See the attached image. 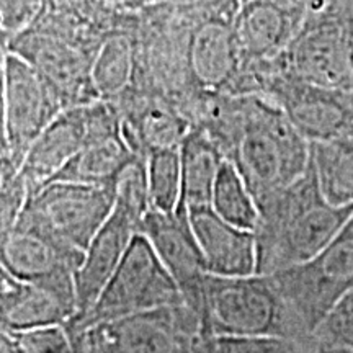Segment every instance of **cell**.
<instances>
[{
    "label": "cell",
    "mask_w": 353,
    "mask_h": 353,
    "mask_svg": "<svg viewBox=\"0 0 353 353\" xmlns=\"http://www.w3.org/2000/svg\"><path fill=\"white\" fill-rule=\"evenodd\" d=\"M193 125L208 131L255 200L293 183L311 164V141L262 94L206 95Z\"/></svg>",
    "instance_id": "1"
},
{
    "label": "cell",
    "mask_w": 353,
    "mask_h": 353,
    "mask_svg": "<svg viewBox=\"0 0 353 353\" xmlns=\"http://www.w3.org/2000/svg\"><path fill=\"white\" fill-rule=\"evenodd\" d=\"M257 273H272L312 259L342 231L353 205H335L322 192L314 161L293 183L257 200Z\"/></svg>",
    "instance_id": "2"
},
{
    "label": "cell",
    "mask_w": 353,
    "mask_h": 353,
    "mask_svg": "<svg viewBox=\"0 0 353 353\" xmlns=\"http://www.w3.org/2000/svg\"><path fill=\"white\" fill-rule=\"evenodd\" d=\"M200 317L211 335H275L314 352L312 335L291 311L267 275L219 276L208 273Z\"/></svg>",
    "instance_id": "3"
},
{
    "label": "cell",
    "mask_w": 353,
    "mask_h": 353,
    "mask_svg": "<svg viewBox=\"0 0 353 353\" xmlns=\"http://www.w3.org/2000/svg\"><path fill=\"white\" fill-rule=\"evenodd\" d=\"M275 64L303 81L353 90V0H316Z\"/></svg>",
    "instance_id": "4"
},
{
    "label": "cell",
    "mask_w": 353,
    "mask_h": 353,
    "mask_svg": "<svg viewBox=\"0 0 353 353\" xmlns=\"http://www.w3.org/2000/svg\"><path fill=\"white\" fill-rule=\"evenodd\" d=\"M201 317L187 303L105 321L70 337L74 352L159 353L203 352L208 341Z\"/></svg>",
    "instance_id": "5"
},
{
    "label": "cell",
    "mask_w": 353,
    "mask_h": 353,
    "mask_svg": "<svg viewBox=\"0 0 353 353\" xmlns=\"http://www.w3.org/2000/svg\"><path fill=\"white\" fill-rule=\"evenodd\" d=\"M179 303H185L182 290L162 263L151 241L139 231L97 301L87 311L70 317L64 325L72 337L99 322Z\"/></svg>",
    "instance_id": "6"
},
{
    "label": "cell",
    "mask_w": 353,
    "mask_h": 353,
    "mask_svg": "<svg viewBox=\"0 0 353 353\" xmlns=\"http://www.w3.org/2000/svg\"><path fill=\"white\" fill-rule=\"evenodd\" d=\"M2 48L34 65L56 88L65 108L100 99L92 81V65L100 48L46 13L39 12Z\"/></svg>",
    "instance_id": "7"
},
{
    "label": "cell",
    "mask_w": 353,
    "mask_h": 353,
    "mask_svg": "<svg viewBox=\"0 0 353 353\" xmlns=\"http://www.w3.org/2000/svg\"><path fill=\"white\" fill-rule=\"evenodd\" d=\"M114 201V185L52 180L28 193L17 221L38 228L72 252L85 254L113 213Z\"/></svg>",
    "instance_id": "8"
},
{
    "label": "cell",
    "mask_w": 353,
    "mask_h": 353,
    "mask_svg": "<svg viewBox=\"0 0 353 353\" xmlns=\"http://www.w3.org/2000/svg\"><path fill=\"white\" fill-rule=\"evenodd\" d=\"M267 276L312 335L335 304L353 288V214L319 254Z\"/></svg>",
    "instance_id": "9"
},
{
    "label": "cell",
    "mask_w": 353,
    "mask_h": 353,
    "mask_svg": "<svg viewBox=\"0 0 353 353\" xmlns=\"http://www.w3.org/2000/svg\"><path fill=\"white\" fill-rule=\"evenodd\" d=\"M2 97V162L21 167L34 139L65 105L56 88L34 65L3 48Z\"/></svg>",
    "instance_id": "10"
},
{
    "label": "cell",
    "mask_w": 353,
    "mask_h": 353,
    "mask_svg": "<svg viewBox=\"0 0 353 353\" xmlns=\"http://www.w3.org/2000/svg\"><path fill=\"white\" fill-rule=\"evenodd\" d=\"M241 0H196L187 38V68L195 94H229L242 68L236 33Z\"/></svg>",
    "instance_id": "11"
},
{
    "label": "cell",
    "mask_w": 353,
    "mask_h": 353,
    "mask_svg": "<svg viewBox=\"0 0 353 353\" xmlns=\"http://www.w3.org/2000/svg\"><path fill=\"white\" fill-rule=\"evenodd\" d=\"M121 132V118L113 101L97 99L64 108L34 139L20 172L28 193L48 183L88 144Z\"/></svg>",
    "instance_id": "12"
},
{
    "label": "cell",
    "mask_w": 353,
    "mask_h": 353,
    "mask_svg": "<svg viewBox=\"0 0 353 353\" xmlns=\"http://www.w3.org/2000/svg\"><path fill=\"white\" fill-rule=\"evenodd\" d=\"M262 95L280 105L311 143L339 138L353 128V90L303 81L273 63Z\"/></svg>",
    "instance_id": "13"
},
{
    "label": "cell",
    "mask_w": 353,
    "mask_h": 353,
    "mask_svg": "<svg viewBox=\"0 0 353 353\" xmlns=\"http://www.w3.org/2000/svg\"><path fill=\"white\" fill-rule=\"evenodd\" d=\"M316 0H242L236 15L242 69L283 54Z\"/></svg>",
    "instance_id": "14"
},
{
    "label": "cell",
    "mask_w": 353,
    "mask_h": 353,
    "mask_svg": "<svg viewBox=\"0 0 353 353\" xmlns=\"http://www.w3.org/2000/svg\"><path fill=\"white\" fill-rule=\"evenodd\" d=\"M139 231L151 241L162 263L180 286L185 303L200 316L203 286L208 270L187 208L179 205L174 213L151 208L144 216Z\"/></svg>",
    "instance_id": "15"
},
{
    "label": "cell",
    "mask_w": 353,
    "mask_h": 353,
    "mask_svg": "<svg viewBox=\"0 0 353 353\" xmlns=\"http://www.w3.org/2000/svg\"><path fill=\"white\" fill-rule=\"evenodd\" d=\"M2 330H26L65 324L77 312L74 276L51 281H23L2 270L0 294Z\"/></svg>",
    "instance_id": "16"
},
{
    "label": "cell",
    "mask_w": 353,
    "mask_h": 353,
    "mask_svg": "<svg viewBox=\"0 0 353 353\" xmlns=\"http://www.w3.org/2000/svg\"><path fill=\"white\" fill-rule=\"evenodd\" d=\"M113 101L121 118V132L136 154L154 149L179 148L193 123L175 101L165 95L131 87Z\"/></svg>",
    "instance_id": "17"
},
{
    "label": "cell",
    "mask_w": 353,
    "mask_h": 353,
    "mask_svg": "<svg viewBox=\"0 0 353 353\" xmlns=\"http://www.w3.org/2000/svg\"><path fill=\"white\" fill-rule=\"evenodd\" d=\"M0 255L2 270L23 281L74 276L83 260V254L65 249L46 232L23 221H17L2 234Z\"/></svg>",
    "instance_id": "18"
},
{
    "label": "cell",
    "mask_w": 353,
    "mask_h": 353,
    "mask_svg": "<svg viewBox=\"0 0 353 353\" xmlns=\"http://www.w3.org/2000/svg\"><path fill=\"white\" fill-rule=\"evenodd\" d=\"M187 211L208 273L219 276L257 273V239L254 231L221 218L211 205L195 206Z\"/></svg>",
    "instance_id": "19"
},
{
    "label": "cell",
    "mask_w": 353,
    "mask_h": 353,
    "mask_svg": "<svg viewBox=\"0 0 353 353\" xmlns=\"http://www.w3.org/2000/svg\"><path fill=\"white\" fill-rule=\"evenodd\" d=\"M141 223L126 210L114 205L113 213L88 244L81 267L76 270L77 312L87 311L120 267Z\"/></svg>",
    "instance_id": "20"
},
{
    "label": "cell",
    "mask_w": 353,
    "mask_h": 353,
    "mask_svg": "<svg viewBox=\"0 0 353 353\" xmlns=\"http://www.w3.org/2000/svg\"><path fill=\"white\" fill-rule=\"evenodd\" d=\"M139 15L128 12L125 20L107 34L92 65V81L103 100H117L136 83L139 70Z\"/></svg>",
    "instance_id": "21"
},
{
    "label": "cell",
    "mask_w": 353,
    "mask_h": 353,
    "mask_svg": "<svg viewBox=\"0 0 353 353\" xmlns=\"http://www.w3.org/2000/svg\"><path fill=\"white\" fill-rule=\"evenodd\" d=\"M223 152L200 125H193L180 144L182 161V200L185 208L211 205L213 188L224 162Z\"/></svg>",
    "instance_id": "22"
},
{
    "label": "cell",
    "mask_w": 353,
    "mask_h": 353,
    "mask_svg": "<svg viewBox=\"0 0 353 353\" xmlns=\"http://www.w3.org/2000/svg\"><path fill=\"white\" fill-rule=\"evenodd\" d=\"M134 156L136 152L130 148L123 132H120L112 138L88 144L70 159L50 182L65 180V182L114 185L117 176Z\"/></svg>",
    "instance_id": "23"
},
{
    "label": "cell",
    "mask_w": 353,
    "mask_h": 353,
    "mask_svg": "<svg viewBox=\"0 0 353 353\" xmlns=\"http://www.w3.org/2000/svg\"><path fill=\"white\" fill-rule=\"evenodd\" d=\"M311 149L324 195L335 205H353V131L311 143Z\"/></svg>",
    "instance_id": "24"
},
{
    "label": "cell",
    "mask_w": 353,
    "mask_h": 353,
    "mask_svg": "<svg viewBox=\"0 0 353 353\" xmlns=\"http://www.w3.org/2000/svg\"><path fill=\"white\" fill-rule=\"evenodd\" d=\"M211 206L221 218L242 229L255 231L259 224V205L244 176L231 161L224 159L213 188Z\"/></svg>",
    "instance_id": "25"
},
{
    "label": "cell",
    "mask_w": 353,
    "mask_h": 353,
    "mask_svg": "<svg viewBox=\"0 0 353 353\" xmlns=\"http://www.w3.org/2000/svg\"><path fill=\"white\" fill-rule=\"evenodd\" d=\"M151 208L174 213L182 200V161L179 148L154 149L145 157Z\"/></svg>",
    "instance_id": "26"
},
{
    "label": "cell",
    "mask_w": 353,
    "mask_h": 353,
    "mask_svg": "<svg viewBox=\"0 0 353 353\" xmlns=\"http://www.w3.org/2000/svg\"><path fill=\"white\" fill-rule=\"evenodd\" d=\"M2 353H70L72 341L64 324L26 330H2Z\"/></svg>",
    "instance_id": "27"
},
{
    "label": "cell",
    "mask_w": 353,
    "mask_h": 353,
    "mask_svg": "<svg viewBox=\"0 0 353 353\" xmlns=\"http://www.w3.org/2000/svg\"><path fill=\"white\" fill-rule=\"evenodd\" d=\"M314 352L353 353V288L312 332Z\"/></svg>",
    "instance_id": "28"
},
{
    "label": "cell",
    "mask_w": 353,
    "mask_h": 353,
    "mask_svg": "<svg viewBox=\"0 0 353 353\" xmlns=\"http://www.w3.org/2000/svg\"><path fill=\"white\" fill-rule=\"evenodd\" d=\"M114 195H117L114 205L126 210L128 213L138 218L139 223H143L144 216L151 210L148 165H145V156L143 154H136L130 164L117 176Z\"/></svg>",
    "instance_id": "29"
},
{
    "label": "cell",
    "mask_w": 353,
    "mask_h": 353,
    "mask_svg": "<svg viewBox=\"0 0 353 353\" xmlns=\"http://www.w3.org/2000/svg\"><path fill=\"white\" fill-rule=\"evenodd\" d=\"M203 352L218 353H293L306 352L301 343L275 335H211Z\"/></svg>",
    "instance_id": "30"
},
{
    "label": "cell",
    "mask_w": 353,
    "mask_h": 353,
    "mask_svg": "<svg viewBox=\"0 0 353 353\" xmlns=\"http://www.w3.org/2000/svg\"><path fill=\"white\" fill-rule=\"evenodd\" d=\"M44 0H0L2 43L25 30L41 10Z\"/></svg>",
    "instance_id": "31"
},
{
    "label": "cell",
    "mask_w": 353,
    "mask_h": 353,
    "mask_svg": "<svg viewBox=\"0 0 353 353\" xmlns=\"http://www.w3.org/2000/svg\"><path fill=\"white\" fill-rule=\"evenodd\" d=\"M112 6L121 8V10H139L156 0H107Z\"/></svg>",
    "instance_id": "32"
},
{
    "label": "cell",
    "mask_w": 353,
    "mask_h": 353,
    "mask_svg": "<svg viewBox=\"0 0 353 353\" xmlns=\"http://www.w3.org/2000/svg\"><path fill=\"white\" fill-rule=\"evenodd\" d=\"M241 2H242V0H241Z\"/></svg>",
    "instance_id": "33"
}]
</instances>
